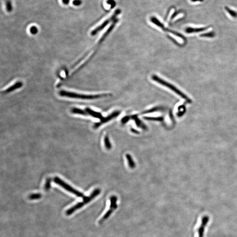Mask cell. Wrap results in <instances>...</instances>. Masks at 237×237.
<instances>
[{"mask_svg":"<svg viewBox=\"0 0 237 237\" xmlns=\"http://www.w3.org/2000/svg\"><path fill=\"white\" fill-rule=\"evenodd\" d=\"M117 202L118 198L116 196L112 195L110 197L106 209L98 221L99 224H102L113 215L118 207Z\"/></svg>","mask_w":237,"mask_h":237,"instance_id":"cell-1","label":"cell"},{"mask_svg":"<svg viewBox=\"0 0 237 237\" xmlns=\"http://www.w3.org/2000/svg\"><path fill=\"white\" fill-rule=\"evenodd\" d=\"M209 221V217L207 216H203L202 219V222H201V225L199 226V228L198 229V237H204V232H205V228H206V225L208 224Z\"/></svg>","mask_w":237,"mask_h":237,"instance_id":"cell-8","label":"cell"},{"mask_svg":"<svg viewBox=\"0 0 237 237\" xmlns=\"http://www.w3.org/2000/svg\"><path fill=\"white\" fill-rule=\"evenodd\" d=\"M100 192L101 190L100 189L97 188L95 189V190L93 191V192H92V193L90 194V196L84 197L83 198V200L82 202L77 203V204L68 209L66 211V215L67 216H69L70 215L72 214L73 213H74L77 210H79L80 208H82L86 204L89 203L94 198L96 197L98 195L100 194Z\"/></svg>","mask_w":237,"mask_h":237,"instance_id":"cell-2","label":"cell"},{"mask_svg":"<svg viewBox=\"0 0 237 237\" xmlns=\"http://www.w3.org/2000/svg\"><path fill=\"white\" fill-rule=\"evenodd\" d=\"M163 110H164L163 108L161 107H156L153 108L149 109V110H146V111L143 112L142 113L143 114H146V113H151L158 112V111H162Z\"/></svg>","mask_w":237,"mask_h":237,"instance_id":"cell-17","label":"cell"},{"mask_svg":"<svg viewBox=\"0 0 237 237\" xmlns=\"http://www.w3.org/2000/svg\"><path fill=\"white\" fill-rule=\"evenodd\" d=\"M164 31H166L169 32L171 33H172V34H174V35H175L176 36L178 37H180V38H181V39H184V40H185V39H185V37L183 36V35H181V34L178 33L176 32L173 31H171L170 29H167L166 28H165V29H164Z\"/></svg>","mask_w":237,"mask_h":237,"instance_id":"cell-20","label":"cell"},{"mask_svg":"<svg viewBox=\"0 0 237 237\" xmlns=\"http://www.w3.org/2000/svg\"><path fill=\"white\" fill-rule=\"evenodd\" d=\"M120 112H119V111H115V112H113V113H112V114H110L109 116H108L106 117L103 118L102 120H101L100 122H97V123L95 124L93 127H94V129H97L98 127H100L102 125V124L106 123L109 121L111 120L112 119L115 118L116 117H118V115H120Z\"/></svg>","mask_w":237,"mask_h":237,"instance_id":"cell-7","label":"cell"},{"mask_svg":"<svg viewBox=\"0 0 237 237\" xmlns=\"http://www.w3.org/2000/svg\"><path fill=\"white\" fill-rule=\"evenodd\" d=\"M226 11H227V12L232 17H234V18H236V17H237V13L235 11H234L233 10L230 9L229 8H226Z\"/></svg>","mask_w":237,"mask_h":237,"instance_id":"cell-24","label":"cell"},{"mask_svg":"<svg viewBox=\"0 0 237 237\" xmlns=\"http://www.w3.org/2000/svg\"><path fill=\"white\" fill-rule=\"evenodd\" d=\"M71 112L74 114H80V115L87 116V113L86 111H84L82 109L77 108H73L71 109Z\"/></svg>","mask_w":237,"mask_h":237,"instance_id":"cell-15","label":"cell"},{"mask_svg":"<svg viewBox=\"0 0 237 237\" xmlns=\"http://www.w3.org/2000/svg\"><path fill=\"white\" fill-rule=\"evenodd\" d=\"M126 159H127V161H128V165H129V167L131 169H134L136 165L134 162L133 160V158L129 154H126Z\"/></svg>","mask_w":237,"mask_h":237,"instance_id":"cell-14","label":"cell"},{"mask_svg":"<svg viewBox=\"0 0 237 237\" xmlns=\"http://www.w3.org/2000/svg\"><path fill=\"white\" fill-rule=\"evenodd\" d=\"M42 197V195L40 193H34L30 194L28 198L30 200H37Z\"/></svg>","mask_w":237,"mask_h":237,"instance_id":"cell-18","label":"cell"},{"mask_svg":"<svg viewBox=\"0 0 237 237\" xmlns=\"http://www.w3.org/2000/svg\"><path fill=\"white\" fill-rule=\"evenodd\" d=\"M62 1L64 5H67L69 3V0H62Z\"/></svg>","mask_w":237,"mask_h":237,"instance_id":"cell-30","label":"cell"},{"mask_svg":"<svg viewBox=\"0 0 237 237\" xmlns=\"http://www.w3.org/2000/svg\"><path fill=\"white\" fill-rule=\"evenodd\" d=\"M54 181L55 183L61 186L62 188L66 190L67 191H68L69 192L71 193L75 194L77 196L83 198H84L85 196L82 193L80 192L79 191H77V190L73 188L70 185L67 184L66 182L63 181L62 179L59 178V177L56 176V177H55L54 179Z\"/></svg>","mask_w":237,"mask_h":237,"instance_id":"cell-5","label":"cell"},{"mask_svg":"<svg viewBox=\"0 0 237 237\" xmlns=\"http://www.w3.org/2000/svg\"><path fill=\"white\" fill-rule=\"evenodd\" d=\"M23 83L21 82H16L15 84L11 86L10 87H9L8 89L5 91V93H9V92H12L15 90V89H19L23 86Z\"/></svg>","mask_w":237,"mask_h":237,"instance_id":"cell-12","label":"cell"},{"mask_svg":"<svg viewBox=\"0 0 237 237\" xmlns=\"http://www.w3.org/2000/svg\"><path fill=\"white\" fill-rule=\"evenodd\" d=\"M200 36L202 37H210V38H212L215 36L214 33L211 32L207 33H204V34H201L200 35Z\"/></svg>","mask_w":237,"mask_h":237,"instance_id":"cell-23","label":"cell"},{"mask_svg":"<svg viewBox=\"0 0 237 237\" xmlns=\"http://www.w3.org/2000/svg\"><path fill=\"white\" fill-rule=\"evenodd\" d=\"M191 1L193 2H196L197 1H203V0H191Z\"/></svg>","mask_w":237,"mask_h":237,"instance_id":"cell-31","label":"cell"},{"mask_svg":"<svg viewBox=\"0 0 237 237\" xmlns=\"http://www.w3.org/2000/svg\"><path fill=\"white\" fill-rule=\"evenodd\" d=\"M59 95L63 97L73 99H98L101 97H105L106 95H86L83 94H77L73 92H69L66 91H61L59 92Z\"/></svg>","mask_w":237,"mask_h":237,"instance_id":"cell-3","label":"cell"},{"mask_svg":"<svg viewBox=\"0 0 237 237\" xmlns=\"http://www.w3.org/2000/svg\"><path fill=\"white\" fill-rule=\"evenodd\" d=\"M130 118H132V120L134 121L135 122L136 124V125L138 127L141 128L144 130H147V126L140 120L139 118L138 117V116L137 115H134V116H131Z\"/></svg>","mask_w":237,"mask_h":237,"instance_id":"cell-9","label":"cell"},{"mask_svg":"<svg viewBox=\"0 0 237 237\" xmlns=\"http://www.w3.org/2000/svg\"><path fill=\"white\" fill-rule=\"evenodd\" d=\"M144 118L148 120L156 121L162 122L164 120L163 117H144Z\"/></svg>","mask_w":237,"mask_h":237,"instance_id":"cell-16","label":"cell"},{"mask_svg":"<svg viewBox=\"0 0 237 237\" xmlns=\"http://www.w3.org/2000/svg\"><path fill=\"white\" fill-rule=\"evenodd\" d=\"M131 132H133V133H134V134H139V132L137 130H135V129H134V128H132V129H131Z\"/></svg>","mask_w":237,"mask_h":237,"instance_id":"cell-29","label":"cell"},{"mask_svg":"<svg viewBox=\"0 0 237 237\" xmlns=\"http://www.w3.org/2000/svg\"><path fill=\"white\" fill-rule=\"evenodd\" d=\"M104 143L105 148L107 149H108V150L111 149V148H112V145H111V143H110V140H109V138L108 136H105V137Z\"/></svg>","mask_w":237,"mask_h":237,"instance_id":"cell-19","label":"cell"},{"mask_svg":"<svg viewBox=\"0 0 237 237\" xmlns=\"http://www.w3.org/2000/svg\"><path fill=\"white\" fill-rule=\"evenodd\" d=\"M130 117H128V116L124 117H123V118L122 119V124H125V123H126V122H127L130 120Z\"/></svg>","mask_w":237,"mask_h":237,"instance_id":"cell-27","label":"cell"},{"mask_svg":"<svg viewBox=\"0 0 237 237\" xmlns=\"http://www.w3.org/2000/svg\"><path fill=\"white\" fill-rule=\"evenodd\" d=\"M82 3L81 0H74L73 2V4L75 6H80Z\"/></svg>","mask_w":237,"mask_h":237,"instance_id":"cell-28","label":"cell"},{"mask_svg":"<svg viewBox=\"0 0 237 237\" xmlns=\"http://www.w3.org/2000/svg\"><path fill=\"white\" fill-rule=\"evenodd\" d=\"M51 178H48L47 179L45 185V189L46 191H48L50 188L51 186Z\"/></svg>","mask_w":237,"mask_h":237,"instance_id":"cell-22","label":"cell"},{"mask_svg":"<svg viewBox=\"0 0 237 237\" xmlns=\"http://www.w3.org/2000/svg\"><path fill=\"white\" fill-rule=\"evenodd\" d=\"M106 3H107L108 5H111V8H113L115 7L116 6V3L114 0H107L106 1Z\"/></svg>","mask_w":237,"mask_h":237,"instance_id":"cell-26","label":"cell"},{"mask_svg":"<svg viewBox=\"0 0 237 237\" xmlns=\"http://www.w3.org/2000/svg\"><path fill=\"white\" fill-rule=\"evenodd\" d=\"M6 8L7 11L10 12L13 10V6L11 5V2L9 0H7L5 2Z\"/></svg>","mask_w":237,"mask_h":237,"instance_id":"cell-21","label":"cell"},{"mask_svg":"<svg viewBox=\"0 0 237 237\" xmlns=\"http://www.w3.org/2000/svg\"><path fill=\"white\" fill-rule=\"evenodd\" d=\"M152 79L154 81H155L159 83V84H161V85H162L166 87L170 88V89L172 91H173L175 93H176V94L180 95V97H182L183 99H185L188 102H191L190 99H189L187 97L186 95H184V93H182L181 91H180L178 89H177L176 87L174 86L173 85H172L171 84H170L169 83L167 82L166 81H164V80L159 78V77H157L156 75H153L152 77Z\"/></svg>","mask_w":237,"mask_h":237,"instance_id":"cell-4","label":"cell"},{"mask_svg":"<svg viewBox=\"0 0 237 237\" xmlns=\"http://www.w3.org/2000/svg\"><path fill=\"white\" fill-rule=\"evenodd\" d=\"M151 21L153 23L155 24L156 26L161 28L164 31L165 28H164V25L157 18L155 17H152L151 18Z\"/></svg>","mask_w":237,"mask_h":237,"instance_id":"cell-13","label":"cell"},{"mask_svg":"<svg viewBox=\"0 0 237 237\" xmlns=\"http://www.w3.org/2000/svg\"><path fill=\"white\" fill-rule=\"evenodd\" d=\"M29 31H30V32L31 33V34H36L38 32V29H37L36 27L33 26V27H31L30 29H29Z\"/></svg>","mask_w":237,"mask_h":237,"instance_id":"cell-25","label":"cell"},{"mask_svg":"<svg viewBox=\"0 0 237 237\" xmlns=\"http://www.w3.org/2000/svg\"><path fill=\"white\" fill-rule=\"evenodd\" d=\"M208 28V27H206L202 28L188 27L185 29V32L188 33L200 32H202L203 31H206V29Z\"/></svg>","mask_w":237,"mask_h":237,"instance_id":"cell-10","label":"cell"},{"mask_svg":"<svg viewBox=\"0 0 237 237\" xmlns=\"http://www.w3.org/2000/svg\"><path fill=\"white\" fill-rule=\"evenodd\" d=\"M121 13V10L120 9H117L115 11V13H114L113 14V15H112L111 17H110V18L109 19H108L107 20H105V21L103 22V23L101 24V25H100L99 26V27H97L95 29H94L93 31L91 32V35L92 36H95V35H96L98 33H99V32L103 30L105 27H106L107 25L109 23V22L110 21H113V20H115V18H116V17H117V15H118V14H120Z\"/></svg>","mask_w":237,"mask_h":237,"instance_id":"cell-6","label":"cell"},{"mask_svg":"<svg viewBox=\"0 0 237 237\" xmlns=\"http://www.w3.org/2000/svg\"><path fill=\"white\" fill-rule=\"evenodd\" d=\"M86 111L87 113V114H89L91 116L94 117L96 118H99L101 120H102V118H103V117L102 116V114H101L99 113L95 112V111H93L91 109L87 108L86 109Z\"/></svg>","mask_w":237,"mask_h":237,"instance_id":"cell-11","label":"cell"}]
</instances>
